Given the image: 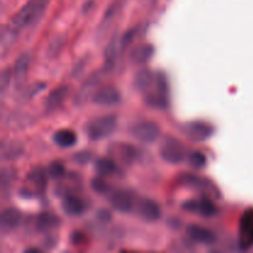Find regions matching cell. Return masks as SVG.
Returning <instances> with one entry per match:
<instances>
[{
	"label": "cell",
	"instance_id": "cell-30",
	"mask_svg": "<svg viewBox=\"0 0 253 253\" xmlns=\"http://www.w3.org/2000/svg\"><path fill=\"white\" fill-rule=\"evenodd\" d=\"M76 160L81 163H85L90 160V153H77Z\"/></svg>",
	"mask_w": 253,
	"mask_h": 253
},
{
	"label": "cell",
	"instance_id": "cell-6",
	"mask_svg": "<svg viewBox=\"0 0 253 253\" xmlns=\"http://www.w3.org/2000/svg\"><path fill=\"white\" fill-rule=\"evenodd\" d=\"M183 209L187 211L194 212V214H199L204 217H211L216 215L217 210L214 203L208 198H200V199H193L188 200L183 204Z\"/></svg>",
	"mask_w": 253,
	"mask_h": 253
},
{
	"label": "cell",
	"instance_id": "cell-8",
	"mask_svg": "<svg viewBox=\"0 0 253 253\" xmlns=\"http://www.w3.org/2000/svg\"><path fill=\"white\" fill-rule=\"evenodd\" d=\"M120 91L115 86H105L93 95V101L96 105L114 106L120 103Z\"/></svg>",
	"mask_w": 253,
	"mask_h": 253
},
{
	"label": "cell",
	"instance_id": "cell-19",
	"mask_svg": "<svg viewBox=\"0 0 253 253\" xmlns=\"http://www.w3.org/2000/svg\"><path fill=\"white\" fill-rule=\"evenodd\" d=\"M94 168H95V172L98 173L100 177H108V175H111L115 172L116 165L113 160H110V158L103 157L96 160Z\"/></svg>",
	"mask_w": 253,
	"mask_h": 253
},
{
	"label": "cell",
	"instance_id": "cell-12",
	"mask_svg": "<svg viewBox=\"0 0 253 253\" xmlns=\"http://www.w3.org/2000/svg\"><path fill=\"white\" fill-rule=\"evenodd\" d=\"M21 221V212L15 208H6L2 210L0 216V224H1L2 231H10L14 230Z\"/></svg>",
	"mask_w": 253,
	"mask_h": 253
},
{
	"label": "cell",
	"instance_id": "cell-22",
	"mask_svg": "<svg viewBox=\"0 0 253 253\" xmlns=\"http://www.w3.org/2000/svg\"><path fill=\"white\" fill-rule=\"evenodd\" d=\"M96 84H98V79H96V77H93V78H90L85 84H84L82 90L78 93V96H77L79 103H84V101L88 99V96L90 95L93 89L96 86Z\"/></svg>",
	"mask_w": 253,
	"mask_h": 253
},
{
	"label": "cell",
	"instance_id": "cell-26",
	"mask_svg": "<svg viewBox=\"0 0 253 253\" xmlns=\"http://www.w3.org/2000/svg\"><path fill=\"white\" fill-rule=\"evenodd\" d=\"M189 163L194 168L200 169V168H203L205 165H207V158H205V156L203 155L202 152L194 151V152H192L189 155Z\"/></svg>",
	"mask_w": 253,
	"mask_h": 253
},
{
	"label": "cell",
	"instance_id": "cell-4",
	"mask_svg": "<svg viewBox=\"0 0 253 253\" xmlns=\"http://www.w3.org/2000/svg\"><path fill=\"white\" fill-rule=\"evenodd\" d=\"M239 246L241 250H249L253 246V210L244 212L239 224Z\"/></svg>",
	"mask_w": 253,
	"mask_h": 253
},
{
	"label": "cell",
	"instance_id": "cell-29",
	"mask_svg": "<svg viewBox=\"0 0 253 253\" xmlns=\"http://www.w3.org/2000/svg\"><path fill=\"white\" fill-rule=\"evenodd\" d=\"M10 78H11V72H10V69H4L1 76H0V86H1V91H4L5 89H6V86L9 85Z\"/></svg>",
	"mask_w": 253,
	"mask_h": 253
},
{
	"label": "cell",
	"instance_id": "cell-14",
	"mask_svg": "<svg viewBox=\"0 0 253 253\" xmlns=\"http://www.w3.org/2000/svg\"><path fill=\"white\" fill-rule=\"evenodd\" d=\"M62 209L69 216H79L85 210V204L79 198L69 195V197L64 198V200L62 202Z\"/></svg>",
	"mask_w": 253,
	"mask_h": 253
},
{
	"label": "cell",
	"instance_id": "cell-18",
	"mask_svg": "<svg viewBox=\"0 0 253 253\" xmlns=\"http://www.w3.org/2000/svg\"><path fill=\"white\" fill-rule=\"evenodd\" d=\"M53 140L56 142V145H58L59 147L68 148L76 145L77 136L74 133V131L68 130V128H63V130H59L54 133Z\"/></svg>",
	"mask_w": 253,
	"mask_h": 253
},
{
	"label": "cell",
	"instance_id": "cell-23",
	"mask_svg": "<svg viewBox=\"0 0 253 253\" xmlns=\"http://www.w3.org/2000/svg\"><path fill=\"white\" fill-rule=\"evenodd\" d=\"M118 49H119V42L116 37H114L113 40L109 43L108 48H106V53H105V58H106V63L110 64V67L114 66L116 61V56H118Z\"/></svg>",
	"mask_w": 253,
	"mask_h": 253
},
{
	"label": "cell",
	"instance_id": "cell-7",
	"mask_svg": "<svg viewBox=\"0 0 253 253\" xmlns=\"http://www.w3.org/2000/svg\"><path fill=\"white\" fill-rule=\"evenodd\" d=\"M184 132L193 141H205L212 135L214 128L207 123L194 121V123H189L184 126Z\"/></svg>",
	"mask_w": 253,
	"mask_h": 253
},
{
	"label": "cell",
	"instance_id": "cell-27",
	"mask_svg": "<svg viewBox=\"0 0 253 253\" xmlns=\"http://www.w3.org/2000/svg\"><path fill=\"white\" fill-rule=\"evenodd\" d=\"M136 155H137V152H136V150L133 147H131V146H127V145L121 146L120 156L126 163H132L133 161H135Z\"/></svg>",
	"mask_w": 253,
	"mask_h": 253
},
{
	"label": "cell",
	"instance_id": "cell-21",
	"mask_svg": "<svg viewBox=\"0 0 253 253\" xmlns=\"http://www.w3.org/2000/svg\"><path fill=\"white\" fill-rule=\"evenodd\" d=\"M2 158L4 160H15L22 153V146L21 143L15 142V141H10V142L4 143L2 145Z\"/></svg>",
	"mask_w": 253,
	"mask_h": 253
},
{
	"label": "cell",
	"instance_id": "cell-17",
	"mask_svg": "<svg viewBox=\"0 0 253 253\" xmlns=\"http://www.w3.org/2000/svg\"><path fill=\"white\" fill-rule=\"evenodd\" d=\"M59 224V220L56 215L48 214V212H43L37 217L36 221V229L40 232H48L51 230L56 229Z\"/></svg>",
	"mask_w": 253,
	"mask_h": 253
},
{
	"label": "cell",
	"instance_id": "cell-11",
	"mask_svg": "<svg viewBox=\"0 0 253 253\" xmlns=\"http://www.w3.org/2000/svg\"><path fill=\"white\" fill-rule=\"evenodd\" d=\"M138 214L147 221H156L161 216L160 205L151 199H142L138 204Z\"/></svg>",
	"mask_w": 253,
	"mask_h": 253
},
{
	"label": "cell",
	"instance_id": "cell-15",
	"mask_svg": "<svg viewBox=\"0 0 253 253\" xmlns=\"http://www.w3.org/2000/svg\"><path fill=\"white\" fill-rule=\"evenodd\" d=\"M67 94H68V88L67 86H58V88L53 89V90L49 93V95L47 96L46 101H44V106L48 111H53L63 103V100L66 99Z\"/></svg>",
	"mask_w": 253,
	"mask_h": 253
},
{
	"label": "cell",
	"instance_id": "cell-28",
	"mask_svg": "<svg viewBox=\"0 0 253 253\" xmlns=\"http://www.w3.org/2000/svg\"><path fill=\"white\" fill-rule=\"evenodd\" d=\"M91 188H93L96 193H99V194H105V193H108L109 189H110L108 183L104 179H101V178H94V179L91 180Z\"/></svg>",
	"mask_w": 253,
	"mask_h": 253
},
{
	"label": "cell",
	"instance_id": "cell-5",
	"mask_svg": "<svg viewBox=\"0 0 253 253\" xmlns=\"http://www.w3.org/2000/svg\"><path fill=\"white\" fill-rule=\"evenodd\" d=\"M131 135L143 143H152L160 136V127L152 121H140L131 127Z\"/></svg>",
	"mask_w": 253,
	"mask_h": 253
},
{
	"label": "cell",
	"instance_id": "cell-24",
	"mask_svg": "<svg viewBox=\"0 0 253 253\" xmlns=\"http://www.w3.org/2000/svg\"><path fill=\"white\" fill-rule=\"evenodd\" d=\"M47 174L49 175V178L52 179H58V178L63 177L64 174V166L63 163L59 162V161H54L49 165L48 170H47Z\"/></svg>",
	"mask_w": 253,
	"mask_h": 253
},
{
	"label": "cell",
	"instance_id": "cell-20",
	"mask_svg": "<svg viewBox=\"0 0 253 253\" xmlns=\"http://www.w3.org/2000/svg\"><path fill=\"white\" fill-rule=\"evenodd\" d=\"M30 62H31V56L30 53H25L17 58V61L14 64V76L17 81L24 79L25 74H26L27 69H29Z\"/></svg>",
	"mask_w": 253,
	"mask_h": 253
},
{
	"label": "cell",
	"instance_id": "cell-3",
	"mask_svg": "<svg viewBox=\"0 0 253 253\" xmlns=\"http://www.w3.org/2000/svg\"><path fill=\"white\" fill-rule=\"evenodd\" d=\"M161 157L168 163L178 165L185 158V148L179 140L173 136H166L160 146Z\"/></svg>",
	"mask_w": 253,
	"mask_h": 253
},
{
	"label": "cell",
	"instance_id": "cell-13",
	"mask_svg": "<svg viewBox=\"0 0 253 253\" xmlns=\"http://www.w3.org/2000/svg\"><path fill=\"white\" fill-rule=\"evenodd\" d=\"M156 83V76L148 69H141L136 73L135 79H133V84H135L136 89L142 93H147L148 90L152 89V86Z\"/></svg>",
	"mask_w": 253,
	"mask_h": 253
},
{
	"label": "cell",
	"instance_id": "cell-9",
	"mask_svg": "<svg viewBox=\"0 0 253 253\" xmlns=\"http://www.w3.org/2000/svg\"><path fill=\"white\" fill-rule=\"evenodd\" d=\"M110 204L115 210L120 212H128L132 210V197L126 190H115L110 195Z\"/></svg>",
	"mask_w": 253,
	"mask_h": 253
},
{
	"label": "cell",
	"instance_id": "cell-2",
	"mask_svg": "<svg viewBox=\"0 0 253 253\" xmlns=\"http://www.w3.org/2000/svg\"><path fill=\"white\" fill-rule=\"evenodd\" d=\"M116 125H118V120L114 115L96 118L86 125V135L93 141L103 140L115 131Z\"/></svg>",
	"mask_w": 253,
	"mask_h": 253
},
{
	"label": "cell",
	"instance_id": "cell-25",
	"mask_svg": "<svg viewBox=\"0 0 253 253\" xmlns=\"http://www.w3.org/2000/svg\"><path fill=\"white\" fill-rule=\"evenodd\" d=\"M15 29V27H14ZM12 27H5L2 30V34H1V47L2 49H5L6 47H9L10 44L14 42V40L16 39V35L17 32Z\"/></svg>",
	"mask_w": 253,
	"mask_h": 253
},
{
	"label": "cell",
	"instance_id": "cell-16",
	"mask_svg": "<svg viewBox=\"0 0 253 253\" xmlns=\"http://www.w3.org/2000/svg\"><path fill=\"white\" fill-rule=\"evenodd\" d=\"M153 54V47L151 44H141L132 49L130 54V59L135 64H143L150 61Z\"/></svg>",
	"mask_w": 253,
	"mask_h": 253
},
{
	"label": "cell",
	"instance_id": "cell-10",
	"mask_svg": "<svg viewBox=\"0 0 253 253\" xmlns=\"http://www.w3.org/2000/svg\"><path fill=\"white\" fill-rule=\"evenodd\" d=\"M188 236L195 242H199L203 245H212L216 241V236L214 232L210 230L205 229L203 226H198V225H190L187 229Z\"/></svg>",
	"mask_w": 253,
	"mask_h": 253
},
{
	"label": "cell",
	"instance_id": "cell-1",
	"mask_svg": "<svg viewBox=\"0 0 253 253\" xmlns=\"http://www.w3.org/2000/svg\"><path fill=\"white\" fill-rule=\"evenodd\" d=\"M48 0H31L27 2L12 19V27L20 29V27L27 26L31 22L37 21L43 14Z\"/></svg>",
	"mask_w": 253,
	"mask_h": 253
}]
</instances>
